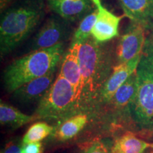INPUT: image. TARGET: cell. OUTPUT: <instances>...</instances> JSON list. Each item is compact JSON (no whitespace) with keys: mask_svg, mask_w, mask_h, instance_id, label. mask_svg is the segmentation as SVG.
Listing matches in <instances>:
<instances>
[{"mask_svg":"<svg viewBox=\"0 0 153 153\" xmlns=\"http://www.w3.org/2000/svg\"><path fill=\"white\" fill-rule=\"evenodd\" d=\"M109 42L99 43L91 36L80 45L81 85L78 109L90 106L99 99L101 89L111 74L116 55L114 45Z\"/></svg>","mask_w":153,"mask_h":153,"instance_id":"obj_1","label":"cell"},{"mask_svg":"<svg viewBox=\"0 0 153 153\" xmlns=\"http://www.w3.org/2000/svg\"><path fill=\"white\" fill-rule=\"evenodd\" d=\"M46 0H16L1 14L0 55L10 54L41 26L46 16Z\"/></svg>","mask_w":153,"mask_h":153,"instance_id":"obj_2","label":"cell"},{"mask_svg":"<svg viewBox=\"0 0 153 153\" xmlns=\"http://www.w3.org/2000/svg\"><path fill=\"white\" fill-rule=\"evenodd\" d=\"M147 32L136 70V92L129 110L137 128L153 134V29Z\"/></svg>","mask_w":153,"mask_h":153,"instance_id":"obj_3","label":"cell"},{"mask_svg":"<svg viewBox=\"0 0 153 153\" xmlns=\"http://www.w3.org/2000/svg\"><path fill=\"white\" fill-rule=\"evenodd\" d=\"M65 45L66 43H62L33 51L11 62L3 74L4 86L7 92L13 93L27 82L56 70L65 53Z\"/></svg>","mask_w":153,"mask_h":153,"instance_id":"obj_4","label":"cell"},{"mask_svg":"<svg viewBox=\"0 0 153 153\" xmlns=\"http://www.w3.org/2000/svg\"><path fill=\"white\" fill-rule=\"evenodd\" d=\"M77 109L73 87L59 73L46 94L38 102L35 116L43 119H61Z\"/></svg>","mask_w":153,"mask_h":153,"instance_id":"obj_5","label":"cell"},{"mask_svg":"<svg viewBox=\"0 0 153 153\" xmlns=\"http://www.w3.org/2000/svg\"><path fill=\"white\" fill-rule=\"evenodd\" d=\"M72 23L53 14L45 19L28 43V53L66 43L74 33Z\"/></svg>","mask_w":153,"mask_h":153,"instance_id":"obj_6","label":"cell"},{"mask_svg":"<svg viewBox=\"0 0 153 153\" xmlns=\"http://www.w3.org/2000/svg\"><path fill=\"white\" fill-rule=\"evenodd\" d=\"M146 31L142 26L131 22L116 44V65L128 62L141 55L146 39Z\"/></svg>","mask_w":153,"mask_h":153,"instance_id":"obj_7","label":"cell"},{"mask_svg":"<svg viewBox=\"0 0 153 153\" xmlns=\"http://www.w3.org/2000/svg\"><path fill=\"white\" fill-rule=\"evenodd\" d=\"M97 11V20L91 36L99 43L112 41L119 35V24L125 15L117 16L103 5L101 0H91Z\"/></svg>","mask_w":153,"mask_h":153,"instance_id":"obj_8","label":"cell"},{"mask_svg":"<svg viewBox=\"0 0 153 153\" xmlns=\"http://www.w3.org/2000/svg\"><path fill=\"white\" fill-rule=\"evenodd\" d=\"M46 3L54 14L71 23L82 21L94 11L91 0H46Z\"/></svg>","mask_w":153,"mask_h":153,"instance_id":"obj_9","label":"cell"},{"mask_svg":"<svg viewBox=\"0 0 153 153\" xmlns=\"http://www.w3.org/2000/svg\"><path fill=\"white\" fill-rule=\"evenodd\" d=\"M55 70L36 78L19 87L13 92V97L19 102L28 104L38 101L43 98L54 82Z\"/></svg>","mask_w":153,"mask_h":153,"instance_id":"obj_10","label":"cell"},{"mask_svg":"<svg viewBox=\"0 0 153 153\" xmlns=\"http://www.w3.org/2000/svg\"><path fill=\"white\" fill-rule=\"evenodd\" d=\"M140 55L133 60L114 66L113 71L101 89L99 99L104 102H110L118 88L136 71Z\"/></svg>","mask_w":153,"mask_h":153,"instance_id":"obj_11","label":"cell"},{"mask_svg":"<svg viewBox=\"0 0 153 153\" xmlns=\"http://www.w3.org/2000/svg\"><path fill=\"white\" fill-rule=\"evenodd\" d=\"M81 44L71 43L61 60L60 73L71 84L75 93L76 106L81 85V70L79 51Z\"/></svg>","mask_w":153,"mask_h":153,"instance_id":"obj_12","label":"cell"},{"mask_svg":"<svg viewBox=\"0 0 153 153\" xmlns=\"http://www.w3.org/2000/svg\"><path fill=\"white\" fill-rule=\"evenodd\" d=\"M124 15L147 31L153 29V0H118Z\"/></svg>","mask_w":153,"mask_h":153,"instance_id":"obj_13","label":"cell"},{"mask_svg":"<svg viewBox=\"0 0 153 153\" xmlns=\"http://www.w3.org/2000/svg\"><path fill=\"white\" fill-rule=\"evenodd\" d=\"M35 115L29 116L22 113L11 105L1 101L0 103V122L1 126H7L11 128H17L29 123L36 119Z\"/></svg>","mask_w":153,"mask_h":153,"instance_id":"obj_14","label":"cell"},{"mask_svg":"<svg viewBox=\"0 0 153 153\" xmlns=\"http://www.w3.org/2000/svg\"><path fill=\"white\" fill-rule=\"evenodd\" d=\"M87 120V116L85 114L70 116L55 130V137L60 141H67L73 138L85 127Z\"/></svg>","mask_w":153,"mask_h":153,"instance_id":"obj_15","label":"cell"},{"mask_svg":"<svg viewBox=\"0 0 153 153\" xmlns=\"http://www.w3.org/2000/svg\"><path fill=\"white\" fill-rule=\"evenodd\" d=\"M151 146L145 141L136 137L131 131L126 132L114 143L111 153H143Z\"/></svg>","mask_w":153,"mask_h":153,"instance_id":"obj_16","label":"cell"},{"mask_svg":"<svg viewBox=\"0 0 153 153\" xmlns=\"http://www.w3.org/2000/svg\"><path fill=\"white\" fill-rule=\"evenodd\" d=\"M136 71L132 74L115 93L110 102L117 108H126L131 105L136 92Z\"/></svg>","mask_w":153,"mask_h":153,"instance_id":"obj_17","label":"cell"},{"mask_svg":"<svg viewBox=\"0 0 153 153\" xmlns=\"http://www.w3.org/2000/svg\"><path fill=\"white\" fill-rule=\"evenodd\" d=\"M97 20V11L94 10L80 21L78 27L74 30L71 43L82 44L91 36V30Z\"/></svg>","mask_w":153,"mask_h":153,"instance_id":"obj_18","label":"cell"},{"mask_svg":"<svg viewBox=\"0 0 153 153\" xmlns=\"http://www.w3.org/2000/svg\"><path fill=\"white\" fill-rule=\"evenodd\" d=\"M54 131L53 126L45 122H37L32 125L25 133L22 144L41 142Z\"/></svg>","mask_w":153,"mask_h":153,"instance_id":"obj_19","label":"cell"},{"mask_svg":"<svg viewBox=\"0 0 153 153\" xmlns=\"http://www.w3.org/2000/svg\"><path fill=\"white\" fill-rule=\"evenodd\" d=\"M79 153H111V151L106 142L97 139L84 144Z\"/></svg>","mask_w":153,"mask_h":153,"instance_id":"obj_20","label":"cell"},{"mask_svg":"<svg viewBox=\"0 0 153 153\" xmlns=\"http://www.w3.org/2000/svg\"><path fill=\"white\" fill-rule=\"evenodd\" d=\"M22 153H42V144L40 142L23 144Z\"/></svg>","mask_w":153,"mask_h":153,"instance_id":"obj_21","label":"cell"},{"mask_svg":"<svg viewBox=\"0 0 153 153\" xmlns=\"http://www.w3.org/2000/svg\"><path fill=\"white\" fill-rule=\"evenodd\" d=\"M1 153H22V148L15 143L11 142L8 143Z\"/></svg>","mask_w":153,"mask_h":153,"instance_id":"obj_22","label":"cell"},{"mask_svg":"<svg viewBox=\"0 0 153 153\" xmlns=\"http://www.w3.org/2000/svg\"><path fill=\"white\" fill-rule=\"evenodd\" d=\"M16 1V0H0V11H1V14L4 12L6 9H8Z\"/></svg>","mask_w":153,"mask_h":153,"instance_id":"obj_23","label":"cell"},{"mask_svg":"<svg viewBox=\"0 0 153 153\" xmlns=\"http://www.w3.org/2000/svg\"><path fill=\"white\" fill-rule=\"evenodd\" d=\"M151 146H152V148H153V144H151Z\"/></svg>","mask_w":153,"mask_h":153,"instance_id":"obj_24","label":"cell"}]
</instances>
